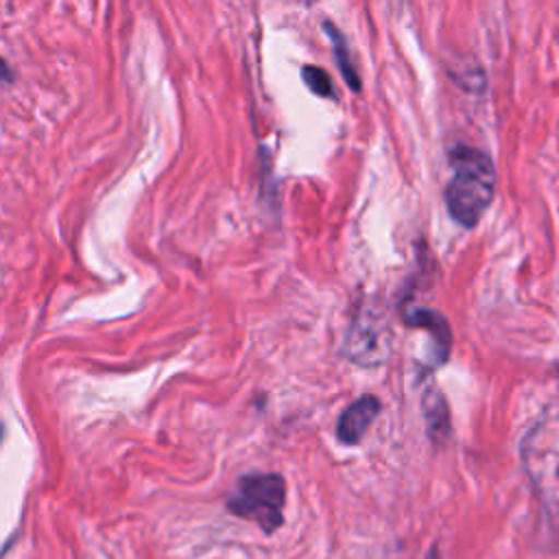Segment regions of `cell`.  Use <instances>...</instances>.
Instances as JSON below:
<instances>
[{
	"instance_id": "1",
	"label": "cell",
	"mask_w": 559,
	"mask_h": 559,
	"mask_svg": "<svg viewBox=\"0 0 559 559\" xmlns=\"http://www.w3.org/2000/svg\"><path fill=\"white\" fill-rule=\"evenodd\" d=\"M450 166L452 179L445 186L448 212L459 225L474 227L496 192L493 162L480 148L456 144L450 151Z\"/></svg>"
},
{
	"instance_id": "2",
	"label": "cell",
	"mask_w": 559,
	"mask_h": 559,
	"mask_svg": "<svg viewBox=\"0 0 559 559\" xmlns=\"http://www.w3.org/2000/svg\"><path fill=\"white\" fill-rule=\"evenodd\" d=\"M286 483L280 474H247L227 498V511L253 522L264 533H275L284 524Z\"/></svg>"
},
{
	"instance_id": "3",
	"label": "cell",
	"mask_w": 559,
	"mask_h": 559,
	"mask_svg": "<svg viewBox=\"0 0 559 559\" xmlns=\"http://www.w3.org/2000/svg\"><path fill=\"white\" fill-rule=\"evenodd\" d=\"M391 334L386 317L373 306L360 310L347 334V356L358 365H378L386 358Z\"/></svg>"
},
{
	"instance_id": "4",
	"label": "cell",
	"mask_w": 559,
	"mask_h": 559,
	"mask_svg": "<svg viewBox=\"0 0 559 559\" xmlns=\"http://www.w3.org/2000/svg\"><path fill=\"white\" fill-rule=\"evenodd\" d=\"M380 413V400L373 395H362L358 400H354L338 417L336 421V437L338 441H343L345 445H356L365 432L369 430V426L373 424V419Z\"/></svg>"
},
{
	"instance_id": "5",
	"label": "cell",
	"mask_w": 559,
	"mask_h": 559,
	"mask_svg": "<svg viewBox=\"0 0 559 559\" xmlns=\"http://www.w3.org/2000/svg\"><path fill=\"white\" fill-rule=\"evenodd\" d=\"M404 323L408 328H421L430 334L432 341V358L437 365L445 362L450 356V347H452V334H450V325L448 321L428 308H415L404 312Z\"/></svg>"
},
{
	"instance_id": "6",
	"label": "cell",
	"mask_w": 559,
	"mask_h": 559,
	"mask_svg": "<svg viewBox=\"0 0 559 559\" xmlns=\"http://www.w3.org/2000/svg\"><path fill=\"white\" fill-rule=\"evenodd\" d=\"M421 408L428 435L435 443H443L450 437V411L445 397L437 386H428L421 395Z\"/></svg>"
},
{
	"instance_id": "7",
	"label": "cell",
	"mask_w": 559,
	"mask_h": 559,
	"mask_svg": "<svg viewBox=\"0 0 559 559\" xmlns=\"http://www.w3.org/2000/svg\"><path fill=\"white\" fill-rule=\"evenodd\" d=\"M325 31L330 33V41H332V50H334V59H336V66L343 74V79L347 81V85L352 90H360V79H358V72L349 59V50H347V44L343 39V35L338 33L336 26L332 24H325Z\"/></svg>"
},
{
	"instance_id": "8",
	"label": "cell",
	"mask_w": 559,
	"mask_h": 559,
	"mask_svg": "<svg viewBox=\"0 0 559 559\" xmlns=\"http://www.w3.org/2000/svg\"><path fill=\"white\" fill-rule=\"evenodd\" d=\"M301 76H304V83H306L317 96H323V98L334 96L332 81H330V76H328V72H325L323 68H319V66H306L304 72H301Z\"/></svg>"
},
{
	"instance_id": "9",
	"label": "cell",
	"mask_w": 559,
	"mask_h": 559,
	"mask_svg": "<svg viewBox=\"0 0 559 559\" xmlns=\"http://www.w3.org/2000/svg\"><path fill=\"white\" fill-rule=\"evenodd\" d=\"M426 559H439V550H437V546H432L430 548V552H428V557Z\"/></svg>"
},
{
	"instance_id": "10",
	"label": "cell",
	"mask_w": 559,
	"mask_h": 559,
	"mask_svg": "<svg viewBox=\"0 0 559 559\" xmlns=\"http://www.w3.org/2000/svg\"><path fill=\"white\" fill-rule=\"evenodd\" d=\"M301 2H308V4H310V2H314V0H301Z\"/></svg>"
}]
</instances>
